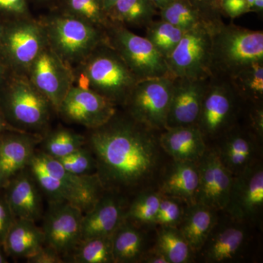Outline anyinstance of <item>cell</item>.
<instances>
[{"label":"cell","mask_w":263,"mask_h":263,"mask_svg":"<svg viewBox=\"0 0 263 263\" xmlns=\"http://www.w3.org/2000/svg\"><path fill=\"white\" fill-rule=\"evenodd\" d=\"M86 138L97 162L104 190L118 194L145 188L162 172L161 132L117 110L111 119Z\"/></svg>","instance_id":"6da1fadb"},{"label":"cell","mask_w":263,"mask_h":263,"mask_svg":"<svg viewBox=\"0 0 263 263\" xmlns=\"http://www.w3.org/2000/svg\"><path fill=\"white\" fill-rule=\"evenodd\" d=\"M27 167L38 187L51 202H68L84 214L94 206L105 191L98 174H71L58 160L44 152H35Z\"/></svg>","instance_id":"7a4b0ae2"},{"label":"cell","mask_w":263,"mask_h":263,"mask_svg":"<svg viewBox=\"0 0 263 263\" xmlns=\"http://www.w3.org/2000/svg\"><path fill=\"white\" fill-rule=\"evenodd\" d=\"M263 62V32L216 24L212 33V76L230 79L246 67Z\"/></svg>","instance_id":"3957f363"},{"label":"cell","mask_w":263,"mask_h":263,"mask_svg":"<svg viewBox=\"0 0 263 263\" xmlns=\"http://www.w3.org/2000/svg\"><path fill=\"white\" fill-rule=\"evenodd\" d=\"M0 111L17 130L43 136L55 110L27 76L12 73L0 89Z\"/></svg>","instance_id":"277c9868"},{"label":"cell","mask_w":263,"mask_h":263,"mask_svg":"<svg viewBox=\"0 0 263 263\" xmlns=\"http://www.w3.org/2000/svg\"><path fill=\"white\" fill-rule=\"evenodd\" d=\"M72 70L84 74L90 89L123 107L138 80L106 40Z\"/></svg>","instance_id":"5b68a950"},{"label":"cell","mask_w":263,"mask_h":263,"mask_svg":"<svg viewBox=\"0 0 263 263\" xmlns=\"http://www.w3.org/2000/svg\"><path fill=\"white\" fill-rule=\"evenodd\" d=\"M41 22L48 46L72 70L106 40L105 29L65 13L49 15Z\"/></svg>","instance_id":"8992f818"},{"label":"cell","mask_w":263,"mask_h":263,"mask_svg":"<svg viewBox=\"0 0 263 263\" xmlns=\"http://www.w3.org/2000/svg\"><path fill=\"white\" fill-rule=\"evenodd\" d=\"M245 107L229 79L211 77L196 124L207 144L240 122Z\"/></svg>","instance_id":"52a82bcc"},{"label":"cell","mask_w":263,"mask_h":263,"mask_svg":"<svg viewBox=\"0 0 263 263\" xmlns=\"http://www.w3.org/2000/svg\"><path fill=\"white\" fill-rule=\"evenodd\" d=\"M48 41L41 21L31 18L5 22L0 39V57L10 72L27 76Z\"/></svg>","instance_id":"ba28073f"},{"label":"cell","mask_w":263,"mask_h":263,"mask_svg":"<svg viewBox=\"0 0 263 263\" xmlns=\"http://www.w3.org/2000/svg\"><path fill=\"white\" fill-rule=\"evenodd\" d=\"M105 34L107 42L138 81L172 77L166 59L146 37L135 34L124 26L114 23L105 29Z\"/></svg>","instance_id":"9c48e42d"},{"label":"cell","mask_w":263,"mask_h":263,"mask_svg":"<svg viewBox=\"0 0 263 263\" xmlns=\"http://www.w3.org/2000/svg\"><path fill=\"white\" fill-rule=\"evenodd\" d=\"M174 78L170 76L140 80L124 104V111L137 122L155 130L167 128Z\"/></svg>","instance_id":"30bf717a"},{"label":"cell","mask_w":263,"mask_h":263,"mask_svg":"<svg viewBox=\"0 0 263 263\" xmlns=\"http://www.w3.org/2000/svg\"><path fill=\"white\" fill-rule=\"evenodd\" d=\"M221 21L185 32L174 51L166 59L172 77L193 79L212 77V33L216 24Z\"/></svg>","instance_id":"8fae6325"},{"label":"cell","mask_w":263,"mask_h":263,"mask_svg":"<svg viewBox=\"0 0 263 263\" xmlns=\"http://www.w3.org/2000/svg\"><path fill=\"white\" fill-rule=\"evenodd\" d=\"M262 209L263 168L258 161L233 176L224 212L232 219L248 226L259 220Z\"/></svg>","instance_id":"7c38bea8"},{"label":"cell","mask_w":263,"mask_h":263,"mask_svg":"<svg viewBox=\"0 0 263 263\" xmlns=\"http://www.w3.org/2000/svg\"><path fill=\"white\" fill-rule=\"evenodd\" d=\"M117 110V107L105 97L72 85L56 113L65 122L92 129L108 122Z\"/></svg>","instance_id":"4fadbf2b"},{"label":"cell","mask_w":263,"mask_h":263,"mask_svg":"<svg viewBox=\"0 0 263 263\" xmlns=\"http://www.w3.org/2000/svg\"><path fill=\"white\" fill-rule=\"evenodd\" d=\"M27 77L53 105L55 112L73 83L72 70L46 46L29 68Z\"/></svg>","instance_id":"5bb4252c"},{"label":"cell","mask_w":263,"mask_h":263,"mask_svg":"<svg viewBox=\"0 0 263 263\" xmlns=\"http://www.w3.org/2000/svg\"><path fill=\"white\" fill-rule=\"evenodd\" d=\"M84 212L65 202H51L43 223L45 243L62 257L72 254L81 242Z\"/></svg>","instance_id":"9a60e30c"},{"label":"cell","mask_w":263,"mask_h":263,"mask_svg":"<svg viewBox=\"0 0 263 263\" xmlns=\"http://www.w3.org/2000/svg\"><path fill=\"white\" fill-rule=\"evenodd\" d=\"M197 164L199 186L196 202L217 212H224L233 183V175L221 163L214 148H208Z\"/></svg>","instance_id":"2e32d148"},{"label":"cell","mask_w":263,"mask_h":263,"mask_svg":"<svg viewBox=\"0 0 263 263\" xmlns=\"http://www.w3.org/2000/svg\"><path fill=\"white\" fill-rule=\"evenodd\" d=\"M215 142L214 149L221 163L233 176L257 162L260 142L246 124L238 122Z\"/></svg>","instance_id":"e0dca14e"},{"label":"cell","mask_w":263,"mask_h":263,"mask_svg":"<svg viewBox=\"0 0 263 263\" xmlns=\"http://www.w3.org/2000/svg\"><path fill=\"white\" fill-rule=\"evenodd\" d=\"M209 79L174 78L167 128L196 125Z\"/></svg>","instance_id":"ac0fdd59"},{"label":"cell","mask_w":263,"mask_h":263,"mask_svg":"<svg viewBox=\"0 0 263 263\" xmlns=\"http://www.w3.org/2000/svg\"><path fill=\"white\" fill-rule=\"evenodd\" d=\"M219 224V219L205 245L200 252H202L206 262H229L239 255L247 240V224L235 220Z\"/></svg>","instance_id":"d6986e66"},{"label":"cell","mask_w":263,"mask_h":263,"mask_svg":"<svg viewBox=\"0 0 263 263\" xmlns=\"http://www.w3.org/2000/svg\"><path fill=\"white\" fill-rule=\"evenodd\" d=\"M43 136L9 131L0 135V172L7 181L24 171L41 143Z\"/></svg>","instance_id":"ffe728a7"},{"label":"cell","mask_w":263,"mask_h":263,"mask_svg":"<svg viewBox=\"0 0 263 263\" xmlns=\"http://www.w3.org/2000/svg\"><path fill=\"white\" fill-rule=\"evenodd\" d=\"M117 194L104 193L94 206L84 214L81 224V241L95 237L114 234L124 220L122 200Z\"/></svg>","instance_id":"44dd1931"},{"label":"cell","mask_w":263,"mask_h":263,"mask_svg":"<svg viewBox=\"0 0 263 263\" xmlns=\"http://www.w3.org/2000/svg\"><path fill=\"white\" fill-rule=\"evenodd\" d=\"M159 140L164 154L175 161L198 162L209 148L197 125L167 128Z\"/></svg>","instance_id":"7402d4cb"},{"label":"cell","mask_w":263,"mask_h":263,"mask_svg":"<svg viewBox=\"0 0 263 263\" xmlns=\"http://www.w3.org/2000/svg\"><path fill=\"white\" fill-rule=\"evenodd\" d=\"M7 190L5 200L15 219L36 221L42 215V200L38 186L30 173L15 175Z\"/></svg>","instance_id":"603a6c76"},{"label":"cell","mask_w":263,"mask_h":263,"mask_svg":"<svg viewBox=\"0 0 263 263\" xmlns=\"http://www.w3.org/2000/svg\"><path fill=\"white\" fill-rule=\"evenodd\" d=\"M162 173L158 190L162 195L179 199L187 205L196 202L199 186L197 162L173 160Z\"/></svg>","instance_id":"cb8c5ba5"},{"label":"cell","mask_w":263,"mask_h":263,"mask_svg":"<svg viewBox=\"0 0 263 263\" xmlns=\"http://www.w3.org/2000/svg\"><path fill=\"white\" fill-rule=\"evenodd\" d=\"M217 211L195 202L186 206L178 228L188 242L194 253L200 252L217 222Z\"/></svg>","instance_id":"d4e9b609"},{"label":"cell","mask_w":263,"mask_h":263,"mask_svg":"<svg viewBox=\"0 0 263 263\" xmlns=\"http://www.w3.org/2000/svg\"><path fill=\"white\" fill-rule=\"evenodd\" d=\"M44 245V233L36 226L35 221L15 219L5 237L3 247L12 257L27 259L37 253Z\"/></svg>","instance_id":"484cf974"},{"label":"cell","mask_w":263,"mask_h":263,"mask_svg":"<svg viewBox=\"0 0 263 263\" xmlns=\"http://www.w3.org/2000/svg\"><path fill=\"white\" fill-rule=\"evenodd\" d=\"M114 262H141L146 252V241L143 233L130 221L121 223L112 235Z\"/></svg>","instance_id":"4316f807"},{"label":"cell","mask_w":263,"mask_h":263,"mask_svg":"<svg viewBox=\"0 0 263 263\" xmlns=\"http://www.w3.org/2000/svg\"><path fill=\"white\" fill-rule=\"evenodd\" d=\"M158 13L151 0H117L108 10V16L112 23L146 28Z\"/></svg>","instance_id":"83f0119b"},{"label":"cell","mask_w":263,"mask_h":263,"mask_svg":"<svg viewBox=\"0 0 263 263\" xmlns=\"http://www.w3.org/2000/svg\"><path fill=\"white\" fill-rule=\"evenodd\" d=\"M160 19L186 32L201 25L215 23L221 19H214L204 13L189 0H174L159 10Z\"/></svg>","instance_id":"f1b7e54d"},{"label":"cell","mask_w":263,"mask_h":263,"mask_svg":"<svg viewBox=\"0 0 263 263\" xmlns=\"http://www.w3.org/2000/svg\"><path fill=\"white\" fill-rule=\"evenodd\" d=\"M155 247L170 263H187L193 260V251L177 227H160Z\"/></svg>","instance_id":"f546056e"},{"label":"cell","mask_w":263,"mask_h":263,"mask_svg":"<svg viewBox=\"0 0 263 263\" xmlns=\"http://www.w3.org/2000/svg\"><path fill=\"white\" fill-rule=\"evenodd\" d=\"M229 80L246 105L263 103V62L246 67Z\"/></svg>","instance_id":"4dcf8cb0"},{"label":"cell","mask_w":263,"mask_h":263,"mask_svg":"<svg viewBox=\"0 0 263 263\" xmlns=\"http://www.w3.org/2000/svg\"><path fill=\"white\" fill-rule=\"evenodd\" d=\"M43 143L45 154L54 159L61 158L82 148L86 138L67 128L58 127L47 133Z\"/></svg>","instance_id":"1f68e13d"},{"label":"cell","mask_w":263,"mask_h":263,"mask_svg":"<svg viewBox=\"0 0 263 263\" xmlns=\"http://www.w3.org/2000/svg\"><path fill=\"white\" fill-rule=\"evenodd\" d=\"M162 195L146 190L137 195L124 214V219L136 224H155Z\"/></svg>","instance_id":"d6a6232c"},{"label":"cell","mask_w":263,"mask_h":263,"mask_svg":"<svg viewBox=\"0 0 263 263\" xmlns=\"http://www.w3.org/2000/svg\"><path fill=\"white\" fill-rule=\"evenodd\" d=\"M61 13L80 18L103 29H106L112 24L103 0H63Z\"/></svg>","instance_id":"836d02e7"},{"label":"cell","mask_w":263,"mask_h":263,"mask_svg":"<svg viewBox=\"0 0 263 263\" xmlns=\"http://www.w3.org/2000/svg\"><path fill=\"white\" fill-rule=\"evenodd\" d=\"M184 31L165 21L154 20L146 27V37L167 59L178 46Z\"/></svg>","instance_id":"e575fe53"},{"label":"cell","mask_w":263,"mask_h":263,"mask_svg":"<svg viewBox=\"0 0 263 263\" xmlns=\"http://www.w3.org/2000/svg\"><path fill=\"white\" fill-rule=\"evenodd\" d=\"M112 235L95 237L83 240L72 252L76 263L114 262Z\"/></svg>","instance_id":"d590c367"},{"label":"cell","mask_w":263,"mask_h":263,"mask_svg":"<svg viewBox=\"0 0 263 263\" xmlns=\"http://www.w3.org/2000/svg\"><path fill=\"white\" fill-rule=\"evenodd\" d=\"M64 168L77 176L97 174V162L92 152L82 147L70 155L56 159Z\"/></svg>","instance_id":"8d00e7d4"},{"label":"cell","mask_w":263,"mask_h":263,"mask_svg":"<svg viewBox=\"0 0 263 263\" xmlns=\"http://www.w3.org/2000/svg\"><path fill=\"white\" fill-rule=\"evenodd\" d=\"M186 205L175 197L162 195L156 218V226L179 227L182 221Z\"/></svg>","instance_id":"74e56055"},{"label":"cell","mask_w":263,"mask_h":263,"mask_svg":"<svg viewBox=\"0 0 263 263\" xmlns=\"http://www.w3.org/2000/svg\"><path fill=\"white\" fill-rule=\"evenodd\" d=\"M31 17L27 0H0V18L3 22Z\"/></svg>","instance_id":"f35d334b"},{"label":"cell","mask_w":263,"mask_h":263,"mask_svg":"<svg viewBox=\"0 0 263 263\" xmlns=\"http://www.w3.org/2000/svg\"><path fill=\"white\" fill-rule=\"evenodd\" d=\"M247 124L257 139L262 143L263 139V103L246 105L245 111Z\"/></svg>","instance_id":"ab89813d"},{"label":"cell","mask_w":263,"mask_h":263,"mask_svg":"<svg viewBox=\"0 0 263 263\" xmlns=\"http://www.w3.org/2000/svg\"><path fill=\"white\" fill-rule=\"evenodd\" d=\"M220 7L221 15L232 20L249 13L247 0H221Z\"/></svg>","instance_id":"60d3db41"},{"label":"cell","mask_w":263,"mask_h":263,"mask_svg":"<svg viewBox=\"0 0 263 263\" xmlns=\"http://www.w3.org/2000/svg\"><path fill=\"white\" fill-rule=\"evenodd\" d=\"M14 220L6 200L0 199V247L3 246L5 237Z\"/></svg>","instance_id":"b9f144b4"},{"label":"cell","mask_w":263,"mask_h":263,"mask_svg":"<svg viewBox=\"0 0 263 263\" xmlns=\"http://www.w3.org/2000/svg\"><path fill=\"white\" fill-rule=\"evenodd\" d=\"M26 260L29 263H62L64 262L62 256L54 249L48 246H46V247L43 246L37 253Z\"/></svg>","instance_id":"7bdbcfd3"},{"label":"cell","mask_w":263,"mask_h":263,"mask_svg":"<svg viewBox=\"0 0 263 263\" xmlns=\"http://www.w3.org/2000/svg\"><path fill=\"white\" fill-rule=\"evenodd\" d=\"M201 11L214 19H221V0H189Z\"/></svg>","instance_id":"ee69618b"},{"label":"cell","mask_w":263,"mask_h":263,"mask_svg":"<svg viewBox=\"0 0 263 263\" xmlns=\"http://www.w3.org/2000/svg\"><path fill=\"white\" fill-rule=\"evenodd\" d=\"M141 262L146 263H170L162 252L154 247L150 250H146L142 257Z\"/></svg>","instance_id":"f6af8a7d"},{"label":"cell","mask_w":263,"mask_h":263,"mask_svg":"<svg viewBox=\"0 0 263 263\" xmlns=\"http://www.w3.org/2000/svg\"><path fill=\"white\" fill-rule=\"evenodd\" d=\"M12 75L9 68L5 65V62L3 61L0 57V89L3 87V86L9 79L10 76Z\"/></svg>","instance_id":"bcb514c9"},{"label":"cell","mask_w":263,"mask_h":263,"mask_svg":"<svg viewBox=\"0 0 263 263\" xmlns=\"http://www.w3.org/2000/svg\"><path fill=\"white\" fill-rule=\"evenodd\" d=\"M249 7V13L260 15L263 13V0H247Z\"/></svg>","instance_id":"7dc6e473"},{"label":"cell","mask_w":263,"mask_h":263,"mask_svg":"<svg viewBox=\"0 0 263 263\" xmlns=\"http://www.w3.org/2000/svg\"><path fill=\"white\" fill-rule=\"evenodd\" d=\"M9 131L18 130L12 127L11 125H10L9 123L7 122L6 119H5L4 116H3L2 112L0 111V135Z\"/></svg>","instance_id":"c3c4849f"},{"label":"cell","mask_w":263,"mask_h":263,"mask_svg":"<svg viewBox=\"0 0 263 263\" xmlns=\"http://www.w3.org/2000/svg\"><path fill=\"white\" fill-rule=\"evenodd\" d=\"M151 1L155 4L156 8L160 10L167 6L170 3H172L174 0H151Z\"/></svg>","instance_id":"681fc988"},{"label":"cell","mask_w":263,"mask_h":263,"mask_svg":"<svg viewBox=\"0 0 263 263\" xmlns=\"http://www.w3.org/2000/svg\"><path fill=\"white\" fill-rule=\"evenodd\" d=\"M117 1V0H103L104 5H105L107 13H108V10L111 8L112 5H113Z\"/></svg>","instance_id":"f907efd6"},{"label":"cell","mask_w":263,"mask_h":263,"mask_svg":"<svg viewBox=\"0 0 263 263\" xmlns=\"http://www.w3.org/2000/svg\"><path fill=\"white\" fill-rule=\"evenodd\" d=\"M7 182V180L4 177V176H3V174H2V173L0 172V186H2V185L4 184V183Z\"/></svg>","instance_id":"816d5d0a"},{"label":"cell","mask_w":263,"mask_h":263,"mask_svg":"<svg viewBox=\"0 0 263 263\" xmlns=\"http://www.w3.org/2000/svg\"><path fill=\"white\" fill-rule=\"evenodd\" d=\"M5 22L0 18V39H1L2 34H3V28H4Z\"/></svg>","instance_id":"f5cc1de1"},{"label":"cell","mask_w":263,"mask_h":263,"mask_svg":"<svg viewBox=\"0 0 263 263\" xmlns=\"http://www.w3.org/2000/svg\"><path fill=\"white\" fill-rule=\"evenodd\" d=\"M7 262H8V261H7L6 258H5L4 254L0 251V263H5Z\"/></svg>","instance_id":"db71d44e"},{"label":"cell","mask_w":263,"mask_h":263,"mask_svg":"<svg viewBox=\"0 0 263 263\" xmlns=\"http://www.w3.org/2000/svg\"><path fill=\"white\" fill-rule=\"evenodd\" d=\"M41 2H45V3H48V2L51 1V0H40Z\"/></svg>","instance_id":"11a10c76"}]
</instances>
